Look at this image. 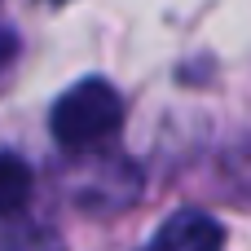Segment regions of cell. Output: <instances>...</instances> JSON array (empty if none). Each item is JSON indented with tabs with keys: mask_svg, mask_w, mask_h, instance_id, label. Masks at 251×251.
<instances>
[{
	"mask_svg": "<svg viewBox=\"0 0 251 251\" xmlns=\"http://www.w3.org/2000/svg\"><path fill=\"white\" fill-rule=\"evenodd\" d=\"M221 247H225L221 221L199 212V207H185V212L168 216L141 251H221Z\"/></svg>",
	"mask_w": 251,
	"mask_h": 251,
	"instance_id": "obj_2",
	"label": "cell"
},
{
	"mask_svg": "<svg viewBox=\"0 0 251 251\" xmlns=\"http://www.w3.org/2000/svg\"><path fill=\"white\" fill-rule=\"evenodd\" d=\"M31 168L18 159V154H9V150H0V216H13V212H22L26 207V199H31Z\"/></svg>",
	"mask_w": 251,
	"mask_h": 251,
	"instance_id": "obj_3",
	"label": "cell"
},
{
	"mask_svg": "<svg viewBox=\"0 0 251 251\" xmlns=\"http://www.w3.org/2000/svg\"><path fill=\"white\" fill-rule=\"evenodd\" d=\"M119 124H124V97L106 79H97V75L71 84L53 101V115H49L53 141L62 150H75V154L79 150H93L97 141H106Z\"/></svg>",
	"mask_w": 251,
	"mask_h": 251,
	"instance_id": "obj_1",
	"label": "cell"
},
{
	"mask_svg": "<svg viewBox=\"0 0 251 251\" xmlns=\"http://www.w3.org/2000/svg\"><path fill=\"white\" fill-rule=\"evenodd\" d=\"M13 53H18V40H13V31H9V26H0V66H9V62H13Z\"/></svg>",
	"mask_w": 251,
	"mask_h": 251,
	"instance_id": "obj_4",
	"label": "cell"
}]
</instances>
